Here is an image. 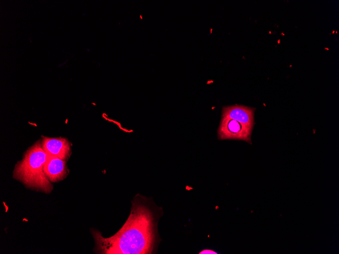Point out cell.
Wrapping results in <instances>:
<instances>
[{
	"instance_id": "cell-1",
	"label": "cell",
	"mask_w": 339,
	"mask_h": 254,
	"mask_svg": "<svg viewBox=\"0 0 339 254\" xmlns=\"http://www.w3.org/2000/svg\"><path fill=\"white\" fill-rule=\"evenodd\" d=\"M150 201L138 195L132 201L129 216L114 235L104 238L99 232L92 231L95 252L106 254L152 253L157 246V224L160 215Z\"/></svg>"
},
{
	"instance_id": "cell-2",
	"label": "cell",
	"mask_w": 339,
	"mask_h": 254,
	"mask_svg": "<svg viewBox=\"0 0 339 254\" xmlns=\"http://www.w3.org/2000/svg\"><path fill=\"white\" fill-rule=\"evenodd\" d=\"M47 156L42 148V141L39 140L29 148L22 159L17 162L13 171V177L28 188L50 193L53 186L44 172Z\"/></svg>"
},
{
	"instance_id": "cell-3",
	"label": "cell",
	"mask_w": 339,
	"mask_h": 254,
	"mask_svg": "<svg viewBox=\"0 0 339 254\" xmlns=\"http://www.w3.org/2000/svg\"><path fill=\"white\" fill-rule=\"evenodd\" d=\"M252 130L235 120L222 117L218 130V138L221 140H242L251 144Z\"/></svg>"
},
{
	"instance_id": "cell-4",
	"label": "cell",
	"mask_w": 339,
	"mask_h": 254,
	"mask_svg": "<svg viewBox=\"0 0 339 254\" xmlns=\"http://www.w3.org/2000/svg\"><path fill=\"white\" fill-rule=\"evenodd\" d=\"M42 146L46 153L49 156L66 161L71 155L70 143L64 138L43 137Z\"/></svg>"
},
{
	"instance_id": "cell-5",
	"label": "cell",
	"mask_w": 339,
	"mask_h": 254,
	"mask_svg": "<svg viewBox=\"0 0 339 254\" xmlns=\"http://www.w3.org/2000/svg\"><path fill=\"white\" fill-rule=\"evenodd\" d=\"M255 110L254 107L240 105L225 106L222 109V117L235 120L252 129Z\"/></svg>"
},
{
	"instance_id": "cell-6",
	"label": "cell",
	"mask_w": 339,
	"mask_h": 254,
	"mask_svg": "<svg viewBox=\"0 0 339 254\" xmlns=\"http://www.w3.org/2000/svg\"><path fill=\"white\" fill-rule=\"evenodd\" d=\"M44 172L51 182L62 180L69 173L66 161L48 155L44 166Z\"/></svg>"
},
{
	"instance_id": "cell-7",
	"label": "cell",
	"mask_w": 339,
	"mask_h": 254,
	"mask_svg": "<svg viewBox=\"0 0 339 254\" xmlns=\"http://www.w3.org/2000/svg\"><path fill=\"white\" fill-rule=\"evenodd\" d=\"M199 254H217L218 253L212 249H205L200 251Z\"/></svg>"
}]
</instances>
